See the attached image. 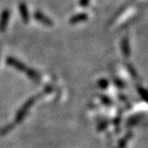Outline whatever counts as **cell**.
Instances as JSON below:
<instances>
[{
	"label": "cell",
	"mask_w": 148,
	"mask_h": 148,
	"mask_svg": "<svg viewBox=\"0 0 148 148\" xmlns=\"http://www.w3.org/2000/svg\"><path fill=\"white\" fill-rule=\"evenodd\" d=\"M21 16L22 18L24 19L25 22L28 21V13H27V9H26V6L25 5H21Z\"/></svg>",
	"instance_id": "cell-3"
},
{
	"label": "cell",
	"mask_w": 148,
	"mask_h": 148,
	"mask_svg": "<svg viewBox=\"0 0 148 148\" xmlns=\"http://www.w3.org/2000/svg\"><path fill=\"white\" fill-rule=\"evenodd\" d=\"M8 17H9V12H5L4 15H3V17H2V20H3V21H1V23H0V29H4L5 28V25H6Z\"/></svg>",
	"instance_id": "cell-2"
},
{
	"label": "cell",
	"mask_w": 148,
	"mask_h": 148,
	"mask_svg": "<svg viewBox=\"0 0 148 148\" xmlns=\"http://www.w3.org/2000/svg\"><path fill=\"white\" fill-rule=\"evenodd\" d=\"M7 63H9L10 65H12L13 66H15V68L18 69L19 70H24V69H25V66H24L23 64H21L20 61L12 59V58H8L7 59Z\"/></svg>",
	"instance_id": "cell-1"
}]
</instances>
